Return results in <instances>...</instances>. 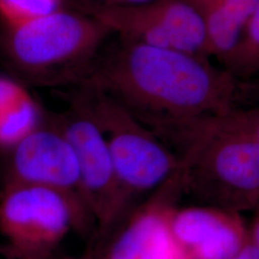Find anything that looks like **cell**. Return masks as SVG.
I'll return each instance as SVG.
<instances>
[{"mask_svg":"<svg viewBox=\"0 0 259 259\" xmlns=\"http://www.w3.org/2000/svg\"><path fill=\"white\" fill-rule=\"evenodd\" d=\"M250 237L259 255V207L255 210L253 220L250 225Z\"/></svg>","mask_w":259,"mask_h":259,"instance_id":"obj_20","label":"cell"},{"mask_svg":"<svg viewBox=\"0 0 259 259\" xmlns=\"http://www.w3.org/2000/svg\"><path fill=\"white\" fill-rule=\"evenodd\" d=\"M79 11L102 21L123 40L209 58L204 24L187 0H153L137 6Z\"/></svg>","mask_w":259,"mask_h":259,"instance_id":"obj_5","label":"cell"},{"mask_svg":"<svg viewBox=\"0 0 259 259\" xmlns=\"http://www.w3.org/2000/svg\"><path fill=\"white\" fill-rule=\"evenodd\" d=\"M11 150L13 183L55 188L87 205L74 149L58 126H39Z\"/></svg>","mask_w":259,"mask_h":259,"instance_id":"obj_9","label":"cell"},{"mask_svg":"<svg viewBox=\"0 0 259 259\" xmlns=\"http://www.w3.org/2000/svg\"><path fill=\"white\" fill-rule=\"evenodd\" d=\"M55 125L74 149L81 191L89 209L102 225L113 222L128 204L102 131L74 94L68 110L57 115Z\"/></svg>","mask_w":259,"mask_h":259,"instance_id":"obj_7","label":"cell"},{"mask_svg":"<svg viewBox=\"0 0 259 259\" xmlns=\"http://www.w3.org/2000/svg\"><path fill=\"white\" fill-rule=\"evenodd\" d=\"M204 24L207 56L221 60L239 40L259 0H187Z\"/></svg>","mask_w":259,"mask_h":259,"instance_id":"obj_11","label":"cell"},{"mask_svg":"<svg viewBox=\"0 0 259 259\" xmlns=\"http://www.w3.org/2000/svg\"><path fill=\"white\" fill-rule=\"evenodd\" d=\"M40 119L38 105L26 93L0 119V147L14 148L40 126Z\"/></svg>","mask_w":259,"mask_h":259,"instance_id":"obj_13","label":"cell"},{"mask_svg":"<svg viewBox=\"0 0 259 259\" xmlns=\"http://www.w3.org/2000/svg\"><path fill=\"white\" fill-rule=\"evenodd\" d=\"M185 193L182 166L129 217L106 259H185L169 227L174 204Z\"/></svg>","mask_w":259,"mask_h":259,"instance_id":"obj_8","label":"cell"},{"mask_svg":"<svg viewBox=\"0 0 259 259\" xmlns=\"http://www.w3.org/2000/svg\"><path fill=\"white\" fill-rule=\"evenodd\" d=\"M74 95L102 131L127 204L155 192L181 168L175 151L115 98L85 83Z\"/></svg>","mask_w":259,"mask_h":259,"instance_id":"obj_4","label":"cell"},{"mask_svg":"<svg viewBox=\"0 0 259 259\" xmlns=\"http://www.w3.org/2000/svg\"><path fill=\"white\" fill-rule=\"evenodd\" d=\"M229 259H259L257 250L252 244L250 237H249V239L242 247V249L236 254H234Z\"/></svg>","mask_w":259,"mask_h":259,"instance_id":"obj_19","label":"cell"},{"mask_svg":"<svg viewBox=\"0 0 259 259\" xmlns=\"http://www.w3.org/2000/svg\"><path fill=\"white\" fill-rule=\"evenodd\" d=\"M193 125L238 134L259 143V105L235 106L222 114L196 121Z\"/></svg>","mask_w":259,"mask_h":259,"instance_id":"obj_14","label":"cell"},{"mask_svg":"<svg viewBox=\"0 0 259 259\" xmlns=\"http://www.w3.org/2000/svg\"><path fill=\"white\" fill-rule=\"evenodd\" d=\"M237 106L259 105V79L237 81Z\"/></svg>","mask_w":259,"mask_h":259,"instance_id":"obj_17","label":"cell"},{"mask_svg":"<svg viewBox=\"0 0 259 259\" xmlns=\"http://www.w3.org/2000/svg\"><path fill=\"white\" fill-rule=\"evenodd\" d=\"M163 141L182 160L185 193L231 212L259 207V143L247 137L189 125Z\"/></svg>","mask_w":259,"mask_h":259,"instance_id":"obj_2","label":"cell"},{"mask_svg":"<svg viewBox=\"0 0 259 259\" xmlns=\"http://www.w3.org/2000/svg\"><path fill=\"white\" fill-rule=\"evenodd\" d=\"M27 93L19 82L0 75V119Z\"/></svg>","mask_w":259,"mask_h":259,"instance_id":"obj_16","label":"cell"},{"mask_svg":"<svg viewBox=\"0 0 259 259\" xmlns=\"http://www.w3.org/2000/svg\"><path fill=\"white\" fill-rule=\"evenodd\" d=\"M112 31L79 10L62 8L7 28L2 50L7 63L31 82L81 83Z\"/></svg>","mask_w":259,"mask_h":259,"instance_id":"obj_3","label":"cell"},{"mask_svg":"<svg viewBox=\"0 0 259 259\" xmlns=\"http://www.w3.org/2000/svg\"><path fill=\"white\" fill-rule=\"evenodd\" d=\"M219 63L237 81L259 79V3L239 40Z\"/></svg>","mask_w":259,"mask_h":259,"instance_id":"obj_12","label":"cell"},{"mask_svg":"<svg viewBox=\"0 0 259 259\" xmlns=\"http://www.w3.org/2000/svg\"><path fill=\"white\" fill-rule=\"evenodd\" d=\"M79 83L115 98L158 138L237 106V80L210 58L120 38Z\"/></svg>","mask_w":259,"mask_h":259,"instance_id":"obj_1","label":"cell"},{"mask_svg":"<svg viewBox=\"0 0 259 259\" xmlns=\"http://www.w3.org/2000/svg\"><path fill=\"white\" fill-rule=\"evenodd\" d=\"M169 227L185 259H229L250 237L240 214L211 205L174 207Z\"/></svg>","mask_w":259,"mask_h":259,"instance_id":"obj_10","label":"cell"},{"mask_svg":"<svg viewBox=\"0 0 259 259\" xmlns=\"http://www.w3.org/2000/svg\"><path fill=\"white\" fill-rule=\"evenodd\" d=\"M82 207L90 211L82 201L55 188L12 183L0 202V229L19 250L38 253L61 241Z\"/></svg>","mask_w":259,"mask_h":259,"instance_id":"obj_6","label":"cell"},{"mask_svg":"<svg viewBox=\"0 0 259 259\" xmlns=\"http://www.w3.org/2000/svg\"><path fill=\"white\" fill-rule=\"evenodd\" d=\"M64 8V0H0V19L7 28Z\"/></svg>","mask_w":259,"mask_h":259,"instance_id":"obj_15","label":"cell"},{"mask_svg":"<svg viewBox=\"0 0 259 259\" xmlns=\"http://www.w3.org/2000/svg\"><path fill=\"white\" fill-rule=\"evenodd\" d=\"M153 0H73L75 9L82 10L94 7H127L137 6Z\"/></svg>","mask_w":259,"mask_h":259,"instance_id":"obj_18","label":"cell"}]
</instances>
